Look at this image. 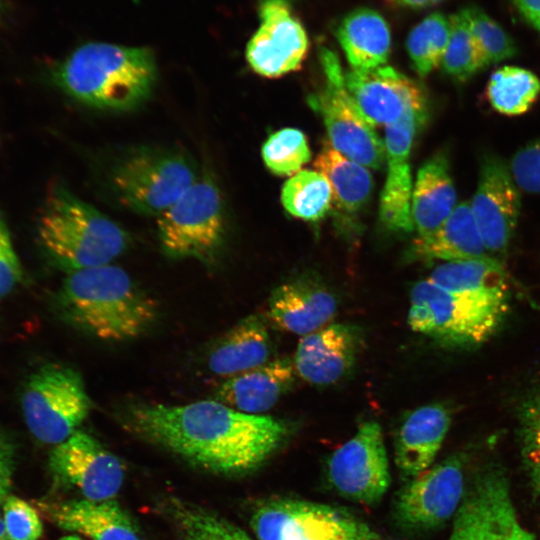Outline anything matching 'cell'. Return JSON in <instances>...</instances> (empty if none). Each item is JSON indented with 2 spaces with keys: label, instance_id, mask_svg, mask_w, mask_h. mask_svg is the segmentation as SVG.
<instances>
[{
  "label": "cell",
  "instance_id": "44",
  "mask_svg": "<svg viewBox=\"0 0 540 540\" xmlns=\"http://www.w3.org/2000/svg\"><path fill=\"white\" fill-rule=\"evenodd\" d=\"M9 11V0H0V25L4 22Z\"/></svg>",
  "mask_w": 540,
  "mask_h": 540
},
{
  "label": "cell",
  "instance_id": "21",
  "mask_svg": "<svg viewBox=\"0 0 540 540\" xmlns=\"http://www.w3.org/2000/svg\"><path fill=\"white\" fill-rule=\"evenodd\" d=\"M334 295L316 280L301 277L279 285L268 301V317L279 328L307 335L334 317Z\"/></svg>",
  "mask_w": 540,
  "mask_h": 540
},
{
  "label": "cell",
  "instance_id": "30",
  "mask_svg": "<svg viewBox=\"0 0 540 540\" xmlns=\"http://www.w3.org/2000/svg\"><path fill=\"white\" fill-rule=\"evenodd\" d=\"M166 510L179 540H256L241 527L200 506L170 499Z\"/></svg>",
  "mask_w": 540,
  "mask_h": 540
},
{
  "label": "cell",
  "instance_id": "28",
  "mask_svg": "<svg viewBox=\"0 0 540 540\" xmlns=\"http://www.w3.org/2000/svg\"><path fill=\"white\" fill-rule=\"evenodd\" d=\"M429 279L446 290L508 304L507 276L493 258L448 261L436 267Z\"/></svg>",
  "mask_w": 540,
  "mask_h": 540
},
{
  "label": "cell",
  "instance_id": "6",
  "mask_svg": "<svg viewBox=\"0 0 540 540\" xmlns=\"http://www.w3.org/2000/svg\"><path fill=\"white\" fill-rule=\"evenodd\" d=\"M156 218L160 245L168 256L215 261L226 237V214L221 192L210 178L197 179Z\"/></svg>",
  "mask_w": 540,
  "mask_h": 540
},
{
  "label": "cell",
  "instance_id": "15",
  "mask_svg": "<svg viewBox=\"0 0 540 540\" xmlns=\"http://www.w3.org/2000/svg\"><path fill=\"white\" fill-rule=\"evenodd\" d=\"M463 471L451 457L408 480L395 501L396 519L409 530H429L455 515L463 494Z\"/></svg>",
  "mask_w": 540,
  "mask_h": 540
},
{
  "label": "cell",
  "instance_id": "24",
  "mask_svg": "<svg viewBox=\"0 0 540 540\" xmlns=\"http://www.w3.org/2000/svg\"><path fill=\"white\" fill-rule=\"evenodd\" d=\"M270 353V336L264 321L250 315L214 343L207 365L212 373L230 378L265 364Z\"/></svg>",
  "mask_w": 540,
  "mask_h": 540
},
{
  "label": "cell",
  "instance_id": "5",
  "mask_svg": "<svg viewBox=\"0 0 540 540\" xmlns=\"http://www.w3.org/2000/svg\"><path fill=\"white\" fill-rule=\"evenodd\" d=\"M508 304L446 290L429 278L410 293L408 325L413 331L451 344L473 345L489 338Z\"/></svg>",
  "mask_w": 540,
  "mask_h": 540
},
{
  "label": "cell",
  "instance_id": "8",
  "mask_svg": "<svg viewBox=\"0 0 540 540\" xmlns=\"http://www.w3.org/2000/svg\"><path fill=\"white\" fill-rule=\"evenodd\" d=\"M197 180L192 164L179 153L142 148L113 167L111 187L130 210L158 217Z\"/></svg>",
  "mask_w": 540,
  "mask_h": 540
},
{
  "label": "cell",
  "instance_id": "13",
  "mask_svg": "<svg viewBox=\"0 0 540 540\" xmlns=\"http://www.w3.org/2000/svg\"><path fill=\"white\" fill-rule=\"evenodd\" d=\"M260 25L246 47V59L257 74L277 78L299 70L309 48L307 33L287 0H263Z\"/></svg>",
  "mask_w": 540,
  "mask_h": 540
},
{
  "label": "cell",
  "instance_id": "36",
  "mask_svg": "<svg viewBox=\"0 0 540 540\" xmlns=\"http://www.w3.org/2000/svg\"><path fill=\"white\" fill-rule=\"evenodd\" d=\"M470 28L490 64L513 57L516 44L511 36L488 14L476 6L464 8Z\"/></svg>",
  "mask_w": 540,
  "mask_h": 540
},
{
  "label": "cell",
  "instance_id": "22",
  "mask_svg": "<svg viewBox=\"0 0 540 540\" xmlns=\"http://www.w3.org/2000/svg\"><path fill=\"white\" fill-rule=\"evenodd\" d=\"M449 411L431 404L412 411L399 427L395 441V464L410 480L431 467L450 426Z\"/></svg>",
  "mask_w": 540,
  "mask_h": 540
},
{
  "label": "cell",
  "instance_id": "4",
  "mask_svg": "<svg viewBox=\"0 0 540 540\" xmlns=\"http://www.w3.org/2000/svg\"><path fill=\"white\" fill-rule=\"evenodd\" d=\"M38 236L46 251L72 271L110 264L129 242L122 227L63 187L48 196Z\"/></svg>",
  "mask_w": 540,
  "mask_h": 540
},
{
  "label": "cell",
  "instance_id": "11",
  "mask_svg": "<svg viewBox=\"0 0 540 540\" xmlns=\"http://www.w3.org/2000/svg\"><path fill=\"white\" fill-rule=\"evenodd\" d=\"M332 487L351 501L374 505L390 486L389 461L383 433L375 421L362 423L328 461Z\"/></svg>",
  "mask_w": 540,
  "mask_h": 540
},
{
  "label": "cell",
  "instance_id": "26",
  "mask_svg": "<svg viewBox=\"0 0 540 540\" xmlns=\"http://www.w3.org/2000/svg\"><path fill=\"white\" fill-rule=\"evenodd\" d=\"M410 253L417 259L446 262L492 258L484 246L469 202L457 204L435 232L418 236Z\"/></svg>",
  "mask_w": 540,
  "mask_h": 540
},
{
  "label": "cell",
  "instance_id": "38",
  "mask_svg": "<svg viewBox=\"0 0 540 540\" xmlns=\"http://www.w3.org/2000/svg\"><path fill=\"white\" fill-rule=\"evenodd\" d=\"M509 170L518 188L540 194V139L518 150L511 159Z\"/></svg>",
  "mask_w": 540,
  "mask_h": 540
},
{
  "label": "cell",
  "instance_id": "14",
  "mask_svg": "<svg viewBox=\"0 0 540 540\" xmlns=\"http://www.w3.org/2000/svg\"><path fill=\"white\" fill-rule=\"evenodd\" d=\"M49 466L59 480L77 487L85 499L93 501L114 499L125 476L122 461L81 430L55 445Z\"/></svg>",
  "mask_w": 540,
  "mask_h": 540
},
{
  "label": "cell",
  "instance_id": "32",
  "mask_svg": "<svg viewBox=\"0 0 540 540\" xmlns=\"http://www.w3.org/2000/svg\"><path fill=\"white\" fill-rule=\"evenodd\" d=\"M281 201L291 215L306 221H317L331 209L333 191L327 178L320 172L301 170L283 185Z\"/></svg>",
  "mask_w": 540,
  "mask_h": 540
},
{
  "label": "cell",
  "instance_id": "20",
  "mask_svg": "<svg viewBox=\"0 0 540 540\" xmlns=\"http://www.w3.org/2000/svg\"><path fill=\"white\" fill-rule=\"evenodd\" d=\"M37 506L50 522L90 540H141L131 517L114 499L40 501Z\"/></svg>",
  "mask_w": 540,
  "mask_h": 540
},
{
  "label": "cell",
  "instance_id": "43",
  "mask_svg": "<svg viewBox=\"0 0 540 540\" xmlns=\"http://www.w3.org/2000/svg\"><path fill=\"white\" fill-rule=\"evenodd\" d=\"M439 0H401V2L412 8H423L427 7Z\"/></svg>",
  "mask_w": 540,
  "mask_h": 540
},
{
  "label": "cell",
  "instance_id": "12",
  "mask_svg": "<svg viewBox=\"0 0 540 540\" xmlns=\"http://www.w3.org/2000/svg\"><path fill=\"white\" fill-rule=\"evenodd\" d=\"M469 204L489 256L499 261L513 237L521 206L518 186L499 157H482L477 188Z\"/></svg>",
  "mask_w": 540,
  "mask_h": 540
},
{
  "label": "cell",
  "instance_id": "34",
  "mask_svg": "<svg viewBox=\"0 0 540 540\" xmlns=\"http://www.w3.org/2000/svg\"><path fill=\"white\" fill-rule=\"evenodd\" d=\"M451 32L450 17L432 13L408 34L406 48L413 69L425 77L441 65Z\"/></svg>",
  "mask_w": 540,
  "mask_h": 540
},
{
  "label": "cell",
  "instance_id": "31",
  "mask_svg": "<svg viewBox=\"0 0 540 540\" xmlns=\"http://www.w3.org/2000/svg\"><path fill=\"white\" fill-rule=\"evenodd\" d=\"M539 94L540 79L530 70L518 66H503L495 70L486 88L491 106L509 116L525 113Z\"/></svg>",
  "mask_w": 540,
  "mask_h": 540
},
{
  "label": "cell",
  "instance_id": "33",
  "mask_svg": "<svg viewBox=\"0 0 540 540\" xmlns=\"http://www.w3.org/2000/svg\"><path fill=\"white\" fill-rule=\"evenodd\" d=\"M451 32L441 66L444 72L457 81H467L489 66L487 58L471 31L469 19L464 11L450 17Z\"/></svg>",
  "mask_w": 540,
  "mask_h": 540
},
{
  "label": "cell",
  "instance_id": "45",
  "mask_svg": "<svg viewBox=\"0 0 540 540\" xmlns=\"http://www.w3.org/2000/svg\"><path fill=\"white\" fill-rule=\"evenodd\" d=\"M0 540H10L3 519L0 518Z\"/></svg>",
  "mask_w": 540,
  "mask_h": 540
},
{
  "label": "cell",
  "instance_id": "23",
  "mask_svg": "<svg viewBox=\"0 0 540 540\" xmlns=\"http://www.w3.org/2000/svg\"><path fill=\"white\" fill-rule=\"evenodd\" d=\"M294 380V365L287 358H278L228 378L213 399L240 412L257 414L271 409Z\"/></svg>",
  "mask_w": 540,
  "mask_h": 540
},
{
  "label": "cell",
  "instance_id": "39",
  "mask_svg": "<svg viewBox=\"0 0 540 540\" xmlns=\"http://www.w3.org/2000/svg\"><path fill=\"white\" fill-rule=\"evenodd\" d=\"M22 270L8 227L0 214V299L18 284Z\"/></svg>",
  "mask_w": 540,
  "mask_h": 540
},
{
  "label": "cell",
  "instance_id": "17",
  "mask_svg": "<svg viewBox=\"0 0 540 540\" xmlns=\"http://www.w3.org/2000/svg\"><path fill=\"white\" fill-rule=\"evenodd\" d=\"M448 540L534 539L516 516L505 479L488 476L458 508Z\"/></svg>",
  "mask_w": 540,
  "mask_h": 540
},
{
  "label": "cell",
  "instance_id": "42",
  "mask_svg": "<svg viewBox=\"0 0 540 540\" xmlns=\"http://www.w3.org/2000/svg\"><path fill=\"white\" fill-rule=\"evenodd\" d=\"M525 21L540 31V0H513Z\"/></svg>",
  "mask_w": 540,
  "mask_h": 540
},
{
  "label": "cell",
  "instance_id": "10",
  "mask_svg": "<svg viewBox=\"0 0 540 540\" xmlns=\"http://www.w3.org/2000/svg\"><path fill=\"white\" fill-rule=\"evenodd\" d=\"M320 61L325 86L309 102L323 117L331 146L366 168H381L385 159L384 141L349 94L337 55L322 47Z\"/></svg>",
  "mask_w": 540,
  "mask_h": 540
},
{
  "label": "cell",
  "instance_id": "9",
  "mask_svg": "<svg viewBox=\"0 0 540 540\" xmlns=\"http://www.w3.org/2000/svg\"><path fill=\"white\" fill-rule=\"evenodd\" d=\"M250 526L256 540H380L366 522L345 509L292 497L261 501Z\"/></svg>",
  "mask_w": 540,
  "mask_h": 540
},
{
  "label": "cell",
  "instance_id": "37",
  "mask_svg": "<svg viewBox=\"0 0 540 540\" xmlns=\"http://www.w3.org/2000/svg\"><path fill=\"white\" fill-rule=\"evenodd\" d=\"M3 513L10 540H38L42 535L39 514L23 499L8 495L3 503Z\"/></svg>",
  "mask_w": 540,
  "mask_h": 540
},
{
  "label": "cell",
  "instance_id": "3",
  "mask_svg": "<svg viewBox=\"0 0 540 540\" xmlns=\"http://www.w3.org/2000/svg\"><path fill=\"white\" fill-rule=\"evenodd\" d=\"M61 302L78 328L104 341L136 338L157 315L156 302L125 270L111 264L72 271Z\"/></svg>",
  "mask_w": 540,
  "mask_h": 540
},
{
  "label": "cell",
  "instance_id": "29",
  "mask_svg": "<svg viewBox=\"0 0 540 540\" xmlns=\"http://www.w3.org/2000/svg\"><path fill=\"white\" fill-rule=\"evenodd\" d=\"M314 167L329 181L333 201L341 211L358 212L369 201L373 178L366 167L350 160L329 145L318 154Z\"/></svg>",
  "mask_w": 540,
  "mask_h": 540
},
{
  "label": "cell",
  "instance_id": "19",
  "mask_svg": "<svg viewBox=\"0 0 540 540\" xmlns=\"http://www.w3.org/2000/svg\"><path fill=\"white\" fill-rule=\"evenodd\" d=\"M358 347L359 338L352 326H324L302 336L295 352V371L313 385L333 384L350 371Z\"/></svg>",
  "mask_w": 540,
  "mask_h": 540
},
{
  "label": "cell",
  "instance_id": "27",
  "mask_svg": "<svg viewBox=\"0 0 540 540\" xmlns=\"http://www.w3.org/2000/svg\"><path fill=\"white\" fill-rule=\"evenodd\" d=\"M336 37L352 69H371L386 64L391 33L377 11L361 7L348 13L339 23Z\"/></svg>",
  "mask_w": 540,
  "mask_h": 540
},
{
  "label": "cell",
  "instance_id": "35",
  "mask_svg": "<svg viewBox=\"0 0 540 540\" xmlns=\"http://www.w3.org/2000/svg\"><path fill=\"white\" fill-rule=\"evenodd\" d=\"M266 167L279 176L298 173L311 159L305 134L295 128H283L272 133L261 149Z\"/></svg>",
  "mask_w": 540,
  "mask_h": 540
},
{
  "label": "cell",
  "instance_id": "1",
  "mask_svg": "<svg viewBox=\"0 0 540 540\" xmlns=\"http://www.w3.org/2000/svg\"><path fill=\"white\" fill-rule=\"evenodd\" d=\"M124 424L191 465L226 476L259 468L288 433L279 419L240 412L214 399L174 406L132 404Z\"/></svg>",
  "mask_w": 540,
  "mask_h": 540
},
{
  "label": "cell",
  "instance_id": "2",
  "mask_svg": "<svg viewBox=\"0 0 540 540\" xmlns=\"http://www.w3.org/2000/svg\"><path fill=\"white\" fill-rule=\"evenodd\" d=\"M55 83L85 105L109 111H128L148 99L157 79L153 52L90 42L75 49L53 69Z\"/></svg>",
  "mask_w": 540,
  "mask_h": 540
},
{
  "label": "cell",
  "instance_id": "18",
  "mask_svg": "<svg viewBox=\"0 0 540 540\" xmlns=\"http://www.w3.org/2000/svg\"><path fill=\"white\" fill-rule=\"evenodd\" d=\"M344 77L349 94L373 126L393 123L410 109L426 110L421 87L391 66L351 69Z\"/></svg>",
  "mask_w": 540,
  "mask_h": 540
},
{
  "label": "cell",
  "instance_id": "7",
  "mask_svg": "<svg viewBox=\"0 0 540 540\" xmlns=\"http://www.w3.org/2000/svg\"><path fill=\"white\" fill-rule=\"evenodd\" d=\"M21 406L31 434L43 443L57 445L68 439L86 419L91 400L78 371L50 363L29 377Z\"/></svg>",
  "mask_w": 540,
  "mask_h": 540
},
{
  "label": "cell",
  "instance_id": "41",
  "mask_svg": "<svg viewBox=\"0 0 540 540\" xmlns=\"http://www.w3.org/2000/svg\"><path fill=\"white\" fill-rule=\"evenodd\" d=\"M15 466V446L0 428V505L8 496Z\"/></svg>",
  "mask_w": 540,
  "mask_h": 540
},
{
  "label": "cell",
  "instance_id": "25",
  "mask_svg": "<svg viewBox=\"0 0 540 540\" xmlns=\"http://www.w3.org/2000/svg\"><path fill=\"white\" fill-rule=\"evenodd\" d=\"M456 207V191L443 153L420 167L412 192V219L419 237L435 232Z\"/></svg>",
  "mask_w": 540,
  "mask_h": 540
},
{
  "label": "cell",
  "instance_id": "46",
  "mask_svg": "<svg viewBox=\"0 0 540 540\" xmlns=\"http://www.w3.org/2000/svg\"><path fill=\"white\" fill-rule=\"evenodd\" d=\"M58 540H83L82 538L76 536V535H67V536H63L61 537L60 539Z\"/></svg>",
  "mask_w": 540,
  "mask_h": 540
},
{
  "label": "cell",
  "instance_id": "40",
  "mask_svg": "<svg viewBox=\"0 0 540 540\" xmlns=\"http://www.w3.org/2000/svg\"><path fill=\"white\" fill-rule=\"evenodd\" d=\"M523 420L527 457L540 484V392L526 405Z\"/></svg>",
  "mask_w": 540,
  "mask_h": 540
},
{
  "label": "cell",
  "instance_id": "16",
  "mask_svg": "<svg viewBox=\"0 0 540 540\" xmlns=\"http://www.w3.org/2000/svg\"><path fill=\"white\" fill-rule=\"evenodd\" d=\"M426 110H408L400 119L385 126L387 178L380 196V220L389 230L411 232L413 182L409 164L411 146Z\"/></svg>",
  "mask_w": 540,
  "mask_h": 540
}]
</instances>
